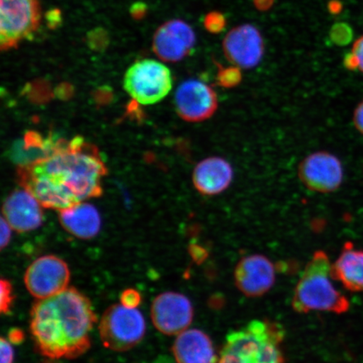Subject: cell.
<instances>
[{
    "instance_id": "f1b7e54d",
    "label": "cell",
    "mask_w": 363,
    "mask_h": 363,
    "mask_svg": "<svg viewBox=\"0 0 363 363\" xmlns=\"http://www.w3.org/2000/svg\"><path fill=\"white\" fill-rule=\"evenodd\" d=\"M275 0H253L254 6L260 11H267L274 6Z\"/></svg>"
},
{
    "instance_id": "5bb4252c",
    "label": "cell",
    "mask_w": 363,
    "mask_h": 363,
    "mask_svg": "<svg viewBox=\"0 0 363 363\" xmlns=\"http://www.w3.org/2000/svg\"><path fill=\"white\" fill-rule=\"evenodd\" d=\"M274 263L265 256L254 255L242 258L235 269V284L240 292L248 298L264 295L275 284Z\"/></svg>"
},
{
    "instance_id": "4fadbf2b",
    "label": "cell",
    "mask_w": 363,
    "mask_h": 363,
    "mask_svg": "<svg viewBox=\"0 0 363 363\" xmlns=\"http://www.w3.org/2000/svg\"><path fill=\"white\" fill-rule=\"evenodd\" d=\"M195 43L196 35L188 23L171 20L156 30L152 40V50L161 60L177 62L191 53Z\"/></svg>"
},
{
    "instance_id": "3957f363",
    "label": "cell",
    "mask_w": 363,
    "mask_h": 363,
    "mask_svg": "<svg viewBox=\"0 0 363 363\" xmlns=\"http://www.w3.org/2000/svg\"><path fill=\"white\" fill-rule=\"evenodd\" d=\"M284 339L278 324L252 320L227 335L216 363H284Z\"/></svg>"
},
{
    "instance_id": "7a4b0ae2",
    "label": "cell",
    "mask_w": 363,
    "mask_h": 363,
    "mask_svg": "<svg viewBox=\"0 0 363 363\" xmlns=\"http://www.w3.org/2000/svg\"><path fill=\"white\" fill-rule=\"evenodd\" d=\"M97 322L92 303L74 288L38 299L30 311V330L40 354L51 359H75L89 350Z\"/></svg>"
},
{
    "instance_id": "7402d4cb",
    "label": "cell",
    "mask_w": 363,
    "mask_h": 363,
    "mask_svg": "<svg viewBox=\"0 0 363 363\" xmlns=\"http://www.w3.org/2000/svg\"><path fill=\"white\" fill-rule=\"evenodd\" d=\"M204 28L211 34H220L226 27V18L220 11L208 12L203 18Z\"/></svg>"
},
{
    "instance_id": "9a60e30c",
    "label": "cell",
    "mask_w": 363,
    "mask_h": 363,
    "mask_svg": "<svg viewBox=\"0 0 363 363\" xmlns=\"http://www.w3.org/2000/svg\"><path fill=\"white\" fill-rule=\"evenodd\" d=\"M43 206L28 190L17 189L3 204V217L17 233H29L43 224Z\"/></svg>"
},
{
    "instance_id": "4316f807",
    "label": "cell",
    "mask_w": 363,
    "mask_h": 363,
    "mask_svg": "<svg viewBox=\"0 0 363 363\" xmlns=\"http://www.w3.org/2000/svg\"><path fill=\"white\" fill-rule=\"evenodd\" d=\"M0 228H1V240H0V242H1V249L4 250L11 242V230L13 229L4 217L1 219Z\"/></svg>"
},
{
    "instance_id": "30bf717a",
    "label": "cell",
    "mask_w": 363,
    "mask_h": 363,
    "mask_svg": "<svg viewBox=\"0 0 363 363\" xmlns=\"http://www.w3.org/2000/svg\"><path fill=\"white\" fill-rule=\"evenodd\" d=\"M298 177L311 191L331 193L342 184L343 167L333 154L317 152L303 159L299 164Z\"/></svg>"
},
{
    "instance_id": "4dcf8cb0",
    "label": "cell",
    "mask_w": 363,
    "mask_h": 363,
    "mask_svg": "<svg viewBox=\"0 0 363 363\" xmlns=\"http://www.w3.org/2000/svg\"><path fill=\"white\" fill-rule=\"evenodd\" d=\"M48 17V22L51 26H56V25L58 24V23L61 21L60 12L56 10H53L51 12H49Z\"/></svg>"
},
{
    "instance_id": "277c9868",
    "label": "cell",
    "mask_w": 363,
    "mask_h": 363,
    "mask_svg": "<svg viewBox=\"0 0 363 363\" xmlns=\"http://www.w3.org/2000/svg\"><path fill=\"white\" fill-rule=\"evenodd\" d=\"M335 280L328 254L317 251L307 263L295 288L292 298L294 311L306 314L312 311H325L344 314L350 303L335 287Z\"/></svg>"
},
{
    "instance_id": "d4e9b609",
    "label": "cell",
    "mask_w": 363,
    "mask_h": 363,
    "mask_svg": "<svg viewBox=\"0 0 363 363\" xmlns=\"http://www.w3.org/2000/svg\"><path fill=\"white\" fill-rule=\"evenodd\" d=\"M142 301V296L136 290L130 289L122 292L121 296V303L128 308H138Z\"/></svg>"
},
{
    "instance_id": "f546056e",
    "label": "cell",
    "mask_w": 363,
    "mask_h": 363,
    "mask_svg": "<svg viewBox=\"0 0 363 363\" xmlns=\"http://www.w3.org/2000/svg\"><path fill=\"white\" fill-rule=\"evenodd\" d=\"M24 333H23L22 330L19 329H13L11 330V333H9V339H10L13 344H19L22 342V340H24Z\"/></svg>"
},
{
    "instance_id": "603a6c76",
    "label": "cell",
    "mask_w": 363,
    "mask_h": 363,
    "mask_svg": "<svg viewBox=\"0 0 363 363\" xmlns=\"http://www.w3.org/2000/svg\"><path fill=\"white\" fill-rule=\"evenodd\" d=\"M0 311L2 314L7 315L11 311V307L13 301V287L7 279H2L0 282Z\"/></svg>"
},
{
    "instance_id": "d6986e66",
    "label": "cell",
    "mask_w": 363,
    "mask_h": 363,
    "mask_svg": "<svg viewBox=\"0 0 363 363\" xmlns=\"http://www.w3.org/2000/svg\"><path fill=\"white\" fill-rule=\"evenodd\" d=\"M335 280L352 292L363 291V251L351 242L345 245L337 260L333 264Z\"/></svg>"
},
{
    "instance_id": "52a82bcc",
    "label": "cell",
    "mask_w": 363,
    "mask_h": 363,
    "mask_svg": "<svg viewBox=\"0 0 363 363\" xmlns=\"http://www.w3.org/2000/svg\"><path fill=\"white\" fill-rule=\"evenodd\" d=\"M172 87L169 68L153 59L133 63L124 77V88L133 101L150 106L162 101Z\"/></svg>"
},
{
    "instance_id": "44dd1931",
    "label": "cell",
    "mask_w": 363,
    "mask_h": 363,
    "mask_svg": "<svg viewBox=\"0 0 363 363\" xmlns=\"http://www.w3.org/2000/svg\"><path fill=\"white\" fill-rule=\"evenodd\" d=\"M344 66L349 70L363 74V35L354 43L352 51L344 58Z\"/></svg>"
},
{
    "instance_id": "7c38bea8",
    "label": "cell",
    "mask_w": 363,
    "mask_h": 363,
    "mask_svg": "<svg viewBox=\"0 0 363 363\" xmlns=\"http://www.w3.org/2000/svg\"><path fill=\"white\" fill-rule=\"evenodd\" d=\"M222 47L227 60L243 69L255 67L264 55V40L260 30L251 24L230 30Z\"/></svg>"
},
{
    "instance_id": "e0dca14e",
    "label": "cell",
    "mask_w": 363,
    "mask_h": 363,
    "mask_svg": "<svg viewBox=\"0 0 363 363\" xmlns=\"http://www.w3.org/2000/svg\"><path fill=\"white\" fill-rule=\"evenodd\" d=\"M233 169L224 158L212 157L204 159L195 167L193 183L203 195L213 196L224 192L233 179Z\"/></svg>"
},
{
    "instance_id": "8fae6325",
    "label": "cell",
    "mask_w": 363,
    "mask_h": 363,
    "mask_svg": "<svg viewBox=\"0 0 363 363\" xmlns=\"http://www.w3.org/2000/svg\"><path fill=\"white\" fill-rule=\"evenodd\" d=\"M174 101L177 113L188 122L210 119L218 108L215 90L196 79H189L181 84L176 91Z\"/></svg>"
},
{
    "instance_id": "ffe728a7",
    "label": "cell",
    "mask_w": 363,
    "mask_h": 363,
    "mask_svg": "<svg viewBox=\"0 0 363 363\" xmlns=\"http://www.w3.org/2000/svg\"><path fill=\"white\" fill-rule=\"evenodd\" d=\"M242 68L237 66L221 67L219 66L216 80L221 87L230 89L238 86L242 80Z\"/></svg>"
},
{
    "instance_id": "cb8c5ba5",
    "label": "cell",
    "mask_w": 363,
    "mask_h": 363,
    "mask_svg": "<svg viewBox=\"0 0 363 363\" xmlns=\"http://www.w3.org/2000/svg\"><path fill=\"white\" fill-rule=\"evenodd\" d=\"M352 33L350 27L342 23H338L333 26L330 31V40L335 44L347 45L352 39Z\"/></svg>"
},
{
    "instance_id": "9c48e42d",
    "label": "cell",
    "mask_w": 363,
    "mask_h": 363,
    "mask_svg": "<svg viewBox=\"0 0 363 363\" xmlns=\"http://www.w3.org/2000/svg\"><path fill=\"white\" fill-rule=\"evenodd\" d=\"M151 317L153 325L163 335H179L191 325L194 308L185 295L165 292L154 298Z\"/></svg>"
},
{
    "instance_id": "2e32d148",
    "label": "cell",
    "mask_w": 363,
    "mask_h": 363,
    "mask_svg": "<svg viewBox=\"0 0 363 363\" xmlns=\"http://www.w3.org/2000/svg\"><path fill=\"white\" fill-rule=\"evenodd\" d=\"M172 352L177 363H216L218 361L211 337L198 329L186 330L178 335Z\"/></svg>"
},
{
    "instance_id": "d6a6232c",
    "label": "cell",
    "mask_w": 363,
    "mask_h": 363,
    "mask_svg": "<svg viewBox=\"0 0 363 363\" xmlns=\"http://www.w3.org/2000/svg\"><path fill=\"white\" fill-rule=\"evenodd\" d=\"M154 363H174L172 362L170 358L167 357H159L158 359L155 361ZM177 363V362H176Z\"/></svg>"
},
{
    "instance_id": "6da1fadb",
    "label": "cell",
    "mask_w": 363,
    "mask_h": 363,
    "mask_svg": "<svg viewBox=\"0 0 363 363\" xmlns=\"http://www.w3.org/2000/svg\"><path fill=\"white\" fill-rule=\"evenodd\" d=\"M106 174L98 149L80 136L57 140L47 156L18 169L22 187L43 207L57 211L101 196Z\"/></svg>"
},
{
    "instance_id": "ac0fdd59",
    "label": "cell",
    "mask_w": 363,
    "mask_h": 363,
    "mask_svg": "<svg viewBox=\"0 0 363 363\" xmlns=\"http://www.w3.org/2000/svg\"><path fill=\"white\" fill-rule=\"evenodd\" d=\"M59 220L68 233L83 240L92 239L101 229V217L92 204L81 202L59 211Z\"/></svg>"
},
{
    "instance_id": "5b68a950",
    "label": "cell",
    "mask_w": 363,
    "mask_h": 363,
    "mask_svg": "<svg viewBox=\"0 0 363 363\" xmlns=\"http://www.w3.org/2000/svg\"><path fill=\"white\" fill-rule=\"evenodd\" d=\"M146 330L143 313L122 303L108 307L99 325V337L104 346L115 352H125L138 346L144 338Z\"/></svg>"
},
{
    "instance_id": "1f68e13d",
    "label": "cell",
    "mask_w": 363,
    "mask_h": 363,
    "mask_svg": "<svg viewBox=\"0 0 363 363\" xmlns=\"http://www.w3.org/2000/svg\"><path fill=\"white\" fill-rule=\"evenodd\" d=\"M328 9L331 13L335 15V13H338L342 11V4L338 1H331L328 4Z\"/></svg>"
},
{
    "instance_id": "8992f818",
    "label": "cell",
    "mask_w": 363,
    "mask_h": 363,
    "mask_svg": "<svg viewBox=\"0 0 363 363\" xmlns=\"http://www.w3.org/2000/svg\"><path fill=\"white\" fill-rule=\"evenodd\" d=\"M40 22L39 0H0V48L10 51L30 40Z\"/></svg>"
},
{
    "instance_id": "484cf974",
    "label": "cell",
    "mask_w": 363,
    "mask_h": 363,
    "mask_svg": "<svg viewBox=\"0 0 363 363\" xmlns=\"http://www.w3.org/2000/svg\"><path fill=\"white\" fill-rule=\"evenodd\" d=\"M0 353H1V363H13L15 354L9 340L1 337L0 340Z\"/></svg>"
},
{
    "instance_id": "ba28073f",
    "label": "cell",
    "mask_w": 363,
    "mask_h": 363,
    "mask_svg": "<svg viewBox=\"0 0 363 363\" xmlns=\"http://www.w3.org/2000/svg\"><path fill=\"white\" fill-rule=\"evenodd\" d=\"M71 272L60 257L47 255L38 258L26 269V288L33 297L45 299L55 296L67 289Z\"/></svg>"
},
{
    "instance_id": "83f0119b",
    "label": "cell",
    "mask_w": 363,
    "mask_h": 363,
    "mask_svg": "<svg viewBox=\"0 0 363 363\" xmlns=\"http://www.w3.org/2000/svg\"><path fill=\"white\" fill-rule=\"evenodd\" d=\"M353 123L356 129L363 135V101L358 104L354 111Z\"/></svg>"
}]
</instances>
